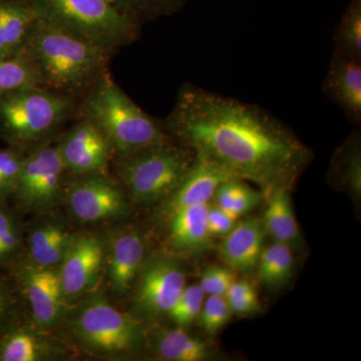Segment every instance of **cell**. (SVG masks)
Here are the masks:
<instances>
[{
    "instance_id": "cell-1",
    "label": "cell",
    "mask_w": 361,
    "mask_h": 361,
    "mask_svg": "<svg viewBox=\"0 0 361 361\" xmlns=\"http://www.w3.org/2000/svg\"><path fill=\"white\" fill-rule=\"evenodd\" d=\"M166 134L264 195L293 189L313 159L311 149L269 111L192 84L178 92L161 122Z\"/></svg>"
},
{
    "instance_id": "cell-2",
    "label": "cell",
    "mask_w": 361,
    "mask_h": 361,
    "mask_svg": "<svg viewBox=\"0 0 361 361\" xmlns=\"http://www.w3.org/2000/svg\"><path fill=\"white\" fill-rule=\"evenodd\" d=\"M23 51L39 71L42 87L71 99L82 97L108 71L111 52L37 18Z\"/></svg>"
},
{
    "instance_id": "cell-3",
    "label": "cell",
    "mask_w": 361,
    "mask_h": 361,
    "mask_svg": "<svg viewBox=\"0 0 361 361\" xmlns=\"http://www.w3.org/2000/svg\"><path fill=\"white\" fill-rule=\"evenodd\" d=\"M80 118L90 121L110 142L116 157L170 141L161 122L152 118L106 71L82 96Z\"/></svg>"
},
{
    "instance_id": "cell-4",
    "label": "cell",
    "mask_w": 361,
    "mask_h": 361,
    "mask_svg": "<svg viewBox=\"0 0 361 361\" xmlns=\"http://www.w3.org/2000/svg\"><path fill=\"white\" fill-rule=\"evenodd\" d=\"M61 325L78 348L97 357L126 360L147 348L141 320L116 310L99 294L89 293L70 304Z\"/></svg>"
},
{
    "instance_id": "cell-5",
    "label": "cell",
    "mask_w": 361,
    "mask_h": 361,
    "mask_svg": "<svg viewBox=\"0 0 361 361\" xmlns=\"http://www.w3.org/2000/svg\"><path fill=\"white\" fill-rule=\"evenodd\" d=\"M75 109V99L40 85L11 90L0 96V137L26 153L49 141Z\"/></svg>"
},
{
    "instance_id": "cell-6",
    "label": "cell",
    "mask_w": 361,
    "mask_h": 361,
    "mask_svg": "<svg viewBox=\"0 0 361 361\" xmlns=\"http://www.w3.org/2000/svg\"><path fill=\"white\" fill-rule=\"evenodd\" d=\"M196 155L173 140L116 157V175L129 200L139 205L161 204L193 167Z\"/></svg>"
},
{
    "instance_id": "cell-7",
    "label": "cell",
    "mask_w": 361,
    "mask_h": 361,
    "mask_svg": "<svg viewBox=\"0 0 361 361\" xmlns=\"http://www.w3.org/2000/svg\"><path fill=\"white\" fill-rule=\"evenodd\" d=\"M40 20L68 30L114 54L139 39L142 26L113 0H30Z\"/></svg>"
},
{
    "instance_id": "cell-8",
    "label": "cell",
    "mask_w": 361,
    "mask_h": 361,
    "mask_svg": "<svg viewBox=\"0 0 361 361\" xmlns=\"http://www.w3.org/2000/svg\"><path fill=\"white\" fill-rule=\"evenodd\" d=\"M66 171L51 140L26 152L13 197L25 212L51 213L63 200Z\"/></svg>"
},
{
    "instance_id": "cell-9",
    "label": "cell",
    "mask_w": 361,
    "mask_h": 361,
    "mask_svg": "<svg viewBox=\"0 0 361 361\" xmlns=\"http://www.w3.org/2000/svg\"><path fill=\"white\" fill-rule=\"evenodd\" d=\"M135 317L155 320L168 315L187 286L186 275L176 256L146 259L134 284Z\"/></svg>"
},
{
    "instance_id": "cell-10",
    "label": "cell",
    "mask_w": 361,
    "mask_h": 361,
    "mask_svg": "<svg viewBox=\"0 0 361 361\" xmlns=\"http://www.w3.org/2000/svg\"><path fill=\"white\" fill-rule=\"evenodd\" d=\"M63 199L71 215L87 224L123 219L129 213L125 190L106 173L73 176L66 184Z\"/></svg>"
},
{
    "instance_id": "cell-11",
    "label": "cell",
    "mask_w": 361,
    "mask_h": 361,
    "mask_svg": "<svg viewBox=\"0 0 361 361\" xmlns=\"http://www.w3.org/2000/svg\"><path fill=\"white\" fill-rule=\"evenodd\" d=\"M14 277L32 313L33 324L47 331L61 326L68 303L58 268L42 267L25 257L16 263Z\"/></svg>"
},
{
    "instance_id": "cell-12",
    "label": "cell",
    "mask_w": 361,
    "mask_h": 361,
    "mask_svg": "<svg viewBox=\"0 0 361 361\" xmlns=\"http://www.w3.org/2000/svg\"><path fill=\"white\" fill-rule=\"evenodd\" d=\"M106 256L103 237L77 233L58 268L68 305L94 290L104 271Z\"/></svg>"
},
{
    "instance_id": "cell-13",
    "label": "cell",
    "mask_w": 361,
    "mask_h": 361,
    "mask_svg": "<svg viewBox=\"0 0 361 361\" xmlns=\"http://www.w3.org/2000/svg\"><path fill=\"white\" fill-rule=\"evenodd\" d=\"M56 148L66 173L73 176L106 173L115 155L103 133L84 118L61 137Z\"/></svg>"
},
{
    "instance_id": "cell-14",
    "label": "cell",
    "mask_w": 361,
    "mask_h": 361,
    "mask_svg": "<svg viewBox=\"0 0 361 361\" xmlns=\"http://www.w3.org/2000/svg\"><path fill=\"white\" fill-rule=\"evenodd\" d=\"M146 241L139 230L125 228L106 242V282L111 293L123 296L134 287L146 260Z\"/></svg>"
},
{
    "instance_id": "cell-15",
    "label": "cell",
    "mask_w": 361,
    "mask_h": 361,
    "mask_svg": "<svg viewBox=\"0 0 361 361\" xmlns=\"http://www.w3.org/2000/svg\"><path fill=\"white\" fill-rule=\"evenodd\" d=\"M66 356L65 346L33 323L18 322L0 338V361H52Z\"/></svg>"
},
{
    "instance_id": "cell-16",
    "label": "cell",
    "mask_w": 361,
    "mask_h": 361,
    "mask_svg": "<svg viewBox=\"0 0 361 361\" xmlns=\"http://www.w3.org/2000/svg\"><path fill=\"white\" fill-rule=\"evenodd\" d=\"M229 178L233 177L217 166L196 156L189 174L171 196L161 204V217L166 220L180 209L210 203L218 187Z\"/></svg>"
},
{
    "instance_id": "cell-17",
    "label": "cell",
    "mask_w": 361,
    "mask_h": 361,
    "mask_svg": "<svg viewBox=\"0 0 361 361\" xmlns=\"http://www.w3.org/2000/svg\"><path fill=\"white\" fill-rule=\"evenodd\" d=\"M322 90L351 123L360 125L361 61L334 51Z\"/></svg>"
},
{
    "instance_id": "cell-18",
    "label": "cell",
    "mask_w": 361,
    "mask_h": 361,
    "mask_svg": "<svg viewBox=\"0 0 361 361\" xmlns=\"http://www.w3.org/2000/svg\"><path fill=\"white\" fill-rule=\"evenodd\" d=\"M51 213L39 215L30 228L26 258L42 267L59 268L77 232Z\"/></svg>"
},
{
    "instance_id": "cell-19",
    "label": "cell",
    "mask_w": 361,
    "mask_h": 361,
    "mask_svg": "<svg viewBox=\"0 0 361 361\" xmlns=\"http://www.w3.org/2000/svg\"><path fill=\"white\" fill-rule=\"evenodd\" d=\"M208 210L209 204L187 207L165 220L171 255H193L210 247L212 236L208 229Z\"/></svg>"
},
{
    "instance_id": "cell-20",
    "label": "cell",
    "mask_w": 361,
    "mask_h": 361,
    "mask_svg": "<svg viewBox=\"0 0 361 361\" xmlns=\"http://www.w3.org/2000/svg\"><path fill=\"white\" fill-rule=\"evenodd\" d=\"M266 236L262 220L252 217L238 220L236 225L223 236L221 257L235 272H252L256 269L264 249Z\"/></svg>"
},
{
    "instance_id": "cell-21",
    "label": "cell",
    "mask_w": 361,
    "mask_h": 361,
    "mask_svg": "<svg viewBox=\"0 0 361 361\" xmlns=\"http://www.w3.org/2000/svg\"><path fill=\"white\" fill-rule=\"evenodd\" d=\"M147 346L161 360L204 361L214 355L208 342L179 326L154 330L149 336L147 334Z\"/></svg>"
},
{
    "instance_id": "cell-22",
    "label": "cell",
    "mask_w": 361,
    "mask_h": 361,
    "mask_svg": "<svg viewBox=\"0 0 361 361\" xmlns=\"http://www.w3.org/2000/svg\"><path fill=\"white\" fill-rule=\"evenodd\" d=\"M35 20L30 0H0V59L11 58L23 51Z\"/></svg>"
},
{
    "instance_id": "cell-23",
    "label": "cell",
    "mask_w": 361,
    "mask_h": 361,
    "mask_svg": "<svg viewBox=\"0 0 361 361\" xmlns=\"http://www.w3.org/2000/svg\"><path fill=\"white\" fill-rule=\"evenodd\" d=\"M290 190L280 189L268 195L262 223L266 234L274 242L293 248L300 241V230L292 207Z\"/></svg>"
},
{
    "instance_id": "cell-24",
    "label": "cell",
    "mask_w": 361,
    "mask_h": 361,
    "mask_svg": "<svg viewBox=\"0 0 361 361\" xmlns=\"http://www.w3.org/2000/svg\"><path fill=\"white\" fill-rule=\"evenodd\" d=\"M255 270L259 280L267 288H281L288 283L293 274V248L279 242L265 246Z\"/></svg>"
},
{
    "instance_id": "cell-25",
    "label": "cell",
    "mask_w": 361,
    "mask_h": 361,
    "mask_svg": "<svg viewBox=\"0 0 361 361\" xmlns=\"http://www.w3.org/2000/svg\"><path fill=\"white\" fill-rule=\"evenodd\" d=\"M332 180L360 196L361 149L360 133L355 132L337 151L330 170Z\"/></svg>"
},
{
    "instance_id": "cell-26",
    "label": "cell",
    "mask_w": 361,
    "mask_h": 361,
    "mask_svg": "<svg viewBox=\"0 0 361 361\" xmlns=\"http://www.w3.org/2000/svg\"><path fill=\"white\" fill-rule=\"evenodd\" d=\"M213 200L216 206L240 219L264 200V195L253 189L246 180L229 178L218 187Z\"/></svg>"
},
{
    "instance_id": "cell-27",
    "label": "cell",
    "mask_w": 361,
    "mask_h": 361,
    "mask_svg": "<svg viewBox=\"0 0 361 361\" xmlns=\"http://www.w3.org/2000/svg\"><path fill=\"white\" fill-rule=\"evenodd\" d=\"M42 87L39 71L25 51L0 59V96L25 87Z\"/></svg>"
},
{
    "instance_id": "cell-28",
    "label": "cell",
    "mask_w": 361,
    "mask_h": 361,
    "mask_svg": "<svg viewBox=\"0 0 361 361\" xmlns=\"http://www.w3.org/2000/svg\"><path fill=\"white\" fill-rule=\"evenodd\" d=\"M334 51L361 61V1L353 0L334 33Z\"/></svg>"
},
{
    "instance_id": "cell-29",
    "label": "cell",
    "mask_w": 361,
    "mask_h": 361,
    "mask_svg": "<svg viewBox=\"0 0 361 361\" xmlns=\"http://www.w3.org/2000/svg\"><path fill=\"white\" fill-rule=\"evenodd\" d=\"M188 0H113L127 18L140 26L180 11Z\"/></svg>"
},
{
    "instance_id": "cell-30",
    "label": "cell",
    "mask_w": 361,
    "mask_h": 361,
    "mask_svg": "<svg viewBox=\"0 0 361 361\" xmlns=\"http://www.w3.org/2000/svg\"><path fill=\"white\" fill-rule=\"evenodd\" d=\"M25 244L23 227L16 214L0 202V263L16 260Z\"/></svg>"
},
{
    "instance_id": "cell-31",
    "label": "cell",
    "mask_w": 361,
    "mask_h": 361,
    "mask_svg": "<svg viewBox=\"0 0 361 361\" xmlns=\"http://www.w3.org/2000/svg\"><path fill=\"white\" fill-rule=\"evenodd\" d=\"M205 297L206 293L200 285H187L174 307L168 313V317L176 326L187 329L198 320Z\"/></svg>"
},
{
    "instance_id": "cell-32",
    "label": "cell",
    "mask_w": 361,
    "mask_h": 361,
    "mask_svg": "<svg viewBox=\"0 0 361 361\" xmlns=\"http://www.w3.org/2000/svg\"><path fill=\"white\" fill-rule=\"evenodd\" d=\"M25 156V152L13 147L0 149V202L13 197Z\"/></svg>"
},
{
    "instance_id": "cell-33",
    "label": "cell",
    "mask_w": 361,
    "mask_h": 361,
    "mask_svg": "<svg viewBox=\"0 0 361 361\" xmlns=\"http://www.w3.org/2000/svg\"><path fill=\"white\" fill-rule=\"evenodd\" d=\"M224 297L233 314H253L261 310L258 292L247 280H235Z\"/></svg>"
},
{
    "instance_id": "cell-34",
    "label": "cell",
    "mask_w": 361,
    "mask_h": 361,
    "mask_svg": "<svg viewBox=\"0 0 361 361\" xmlns=\"http://www.w3.org/2000/svg\"><path fill=\"white\" fill-rule=\"evenodd\" d=\"M21 301L23 299L16 283L0 277V338L20 322Z\"/></svg>"
},
{
    "instance_id": "cell-35",
    "label": "cell",
    "mask_w": 361,
    "mask_h": 361,
    "mask_svg": "<svg viewBox=\"0 0 361 361\" xmlns=\"http://www.w3.org/2000/svg\"><path fill=\"white\" fill-rule=\"evenodd\" d=\"M233 315L224 296L208 295L204 300L198 320L210 336H215L229 322Z\"/></svg>"
},
{
    "instance_id": "cell-36",
    "label": "cell",
    "mask_w": 361,
    "mask_h": 361,
    "mask_svg": "<svg viewBox=\"0 0 361 361\" xmlns=\"http://www.w3.org/2000/svg\"><path fill=\"white\" fill-rule=\"evenodd\" d=\"M236 280L235 271L231 268L213 265L206 268L202 273L200 286L206 295L225 296L233 282Z\"/></svg>"
},
{
    "instance_id": "cell-37",
    "label": "cell",
    "mask_w": 361,
    "mask_h": 361,
    "mask_svg": "<svg viewBox=\"0 0 361 361\" xmlns=\"http://www.w3.org/2000/svg\"><path fill=\"white\" fill-rule=\"evenodd\" d=\"M239 218L218 206H209L208 229L211 236H225L236 225Z\"/></svg>"
}]
</instances>
